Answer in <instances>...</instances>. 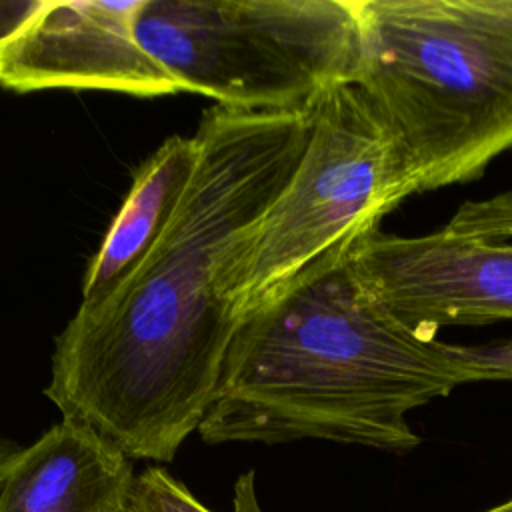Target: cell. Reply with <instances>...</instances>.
Segmentation results:
<instances>
[{
	"instance_id": "1",
	"label": "cell",
	"mask_w": 512,
	"mask_h": 512,
	"mask_svg": "<svg viewBox=\"0 0 512 512\" xmlns=\"http://www.w3.org/2000/svg\"><path fill=\"white\" fill-rule=\"evenodd\" d=\"M312 112H202L198 162L162 236L58 334L48 400L128 458L170 462L214 402L236 320L220 268L292 178Z\"/></svg>"
},
{
	"instance_id": "2",
	"label": "cell",
	"mask_w": 512,
	"mask_h": 512,
	"mask_svg": "<svg viewBox=\"0 0 512 512\" xmlns=\"http://www.w3.org/2000/svg\"><path fill=\"white\" fill-rule=\"evenodd\" d=\"M346 248L318 260L236 326L202 440H330L410 452V412L478 382L460 344L390 314L350 268Z\"/></svg>"
},
{
	"instance_id": "3",
	"label": "cell",
	"mask_w": 512,
	"mask_h": 512,
	"mask_svg": "<svg viewBox=\"0 0 512 512\" xmlns=\"http://www.w3.org/2000/svg\"><path fill=\"white\" fill-rule=\"evenodd\" d=\"M354 82L418 192L472 182L512 150V0H354Z\"/></svg>"
},
{
	"instance_id": "4",
	"label": "cell",
	"mask_w": 512,
	"mask_h": 512,
	"mask_svg": "<svg viewBox=\"0 0 512 512\" xmlns=\"http://www.w3.org/2000/svg\"><path fill=\"white\" fill-rule=\"evenodd\" d=\"M140 46L180 92L242 110H314L352 84L354 0H144Z\"/></svg>"
},
{
	"instance_id": "5",
	"label": "cell",
	"mask_w": 512,
	"mask_h": 512,
	"mask_svg": "<svg viewBox=\"0 0 512 512\" xmlns=\"http://www.w3.org/2000/svg\"><path fill=\"white\" fill-rule=\"evenodd\" d=\"M412 194L410 164L362 90L342 84L326 92L292 178L220 268L218 288L236 326L306 268L378 228Z\"/></svg>"
},
{
	"instance_id": "6",
	"label": "cell",
	"mask_w": 512,
	"mask_h": 512,
	"mask_svg": "<svg viewBox=\"0 0 512 512\" xmlns=\"http://www.w3.org/2000/svg\"><path fill=\"white\" fill-rule=\"evenodd\" d=\"M512 192L466 202L424 236L380 226L346 254L352 272L408 328L436 336L444 326L512 320Z\"/></svg>"
},
{
	"instance_id": "7",
	"label": "cell",
	"mask_w": 512,
	"mask_h": 512,
	"mask_svg": "<svg viewBox=\"0 0 512 512\" xmlns=\"http://www.w3.org/2000/svg\"><path fill=\"white\" fill-rule=\"evenodd\" d=\"M144 0H40L0 44V86L114 90L140 98L178 94L166 70L140 46L134 24Z\"/></svg>"
},
{
	"instance_id": "8",
	"label": "cell",
	"mask_w": 512,
	"mask_h": 512,
	"mask_svg": "<svg viewBox=\"0 0 512 512\" xmlns=\"http://www.w3.org/2000/svg\"><path fill=\"white\" fill-rule=\"evenodd\" d=\"M134 470L94 428L62 418L6 464L0 512H128Z\"/></svg>"
},
{
	"instance_id": "9",
	"label": "cell",
	"mask_w": 512,
	"mask_h": 512,
	"mask_svg": "<svg viewBox=\"0 0 512 512\" xmlns=\"http://www.w3.org/2000/svg\"><path fill=\"white\" fill-rule=\"evenodd\" d=\"M198 162L196 136L174 134L134 172L128 196L86 268L82 302L110 294L152 250L172 220Z\"/></svg>"
},
{
	"instance_id": "10",
	"label": "cell",
	"mask_w": 512,
	"mask_h": 512,
	"mask_svg": "<svg viewBox=\"0 0 512 512\" xmlns=\"http://www.w3.org/2000/svg\"><path fill=\"white\" fill-rule=\"evenodd\" d=\"M236 512H260L254 496V474L248 472L236 482ZM132 508L136 512H210L182 482L162 468H146L136 476L132 488Z\"/></svg>"
},
{
	"instance_id": "11",
	"label": "cell",
	"mask_w": 512,
	"mask_h": 512,
	"mask_svg": "<svg viewBox=\"0 0 512 512\" xmlns=\"http://www.w3.org/2000/svg\"><path fill=\"white\" fill-rule=\"evenodd\" d=\"M464 348L478 382L512 380V340Z\"/></svg>"
},
{
	"instance_id": "12",
	"label": "cell",
	"mask_w": 512,
	"mask_h": 512,
	"mask_svg": "<svg viewBox=\"0 0 512 512\" xmlns=\"http://www.w3.org/2000/svg\"><path fill=\"white\" fill-rule=\"evenodd\" d=\"M40 6V0H0V42L14 34Z\"/></svg>"
},
{
	"instance_id": "13",
	"label": "cell",
	"mask_w": 512,
	"mask_h": 512,
	"mask_svg": "<svg viewBox=\"0 0 512 512\" xmlns=\"http://www.w3.org/2000/svg\"><path fill=\"white\" fill-rule=\"evenodd\" d=\"M18 448H20V446H16L14 442L0 438V486H2V478H4L6 464H8V460L12 458V454H14Z\"/></svg>"
},
{
	"instance_id": "14",
	"label": "cell",
	"mask_w": 512,
	"mask_h": 512,
	"mask_svg": "<svg viewBox=\"0 0 512 512\" xmlns=\"http://www.w3.org/2000/svg\"><path fill=\"white\" fill-rule=\"evenodd\" d=\"M484 512H512V498H508L506 502L496 504V506H492V508H488Z\"/></svg>"
},
{
	"instance_id": "15",
	"label": "cell",
	"mask_w": 512,
	"mask_h": 512,
	"mask_svg": "<svg viewBox=\"0 0 512 512\" xmlns=\"http://www.w3.org/2000/svg\"><path fill=\"white\" fill-rule=\"evenodd\" d=\"M128 512H136V510H134V508H130V510H128Z\"/></svg>"
},
{
	"instance_id": "16",
	"label": "cell",
	"mask_w": 512,
	"mask_h": 512,
	"mask_svg": "<svg viewBox=\"0 0 512 512\" xmlns=\"http://www.w3.org/2000/svg\"><path fill=\"white\" fill-rule=\"evenodd\" d=\"M0 44H2V42H0Z\"/></svg>"
}]
</instances>
